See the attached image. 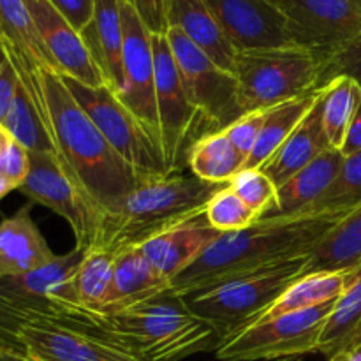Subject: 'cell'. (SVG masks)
I'll list each match as a JSON object with an SVG mask.
<instances>
[{
    "mask_svg": "<svg viewBox=\"0 0 361 361\" xmlns=\"http://www.w3.org/2000/svg\"><path fill=\"white\" fill-rule=\"evenodd\" d=\"M345 214H305L259 219L250 228L221 233L169 286V296L185 298L267 268L310 256Z\"/></svg>",
    "mask_w": 361,
    "mask_h": 361,
    "instance_id": "obj_1",
    "label": "cell"
},
{
    "mask_svg": "<svg viewBox=\"0 0 361 361\" xmlns=\"http://www.w3.org/2000/svg\"><path fill=\"white\" fill-rule=\"evenodd\" d=\"M46 126L63 171L104 214H118L143 176L108 143L67 88L59 71L41 69Z\"/></svg>",
    "mask_w": 361,
    "mask_h": 361,
    "instance_id": "obj_2",
    "label": "cell"
},
{
    "mask_svg": "<svg viewBox=\"0 0 361 361\" xmlns=\"http://www.w3.org/2000/svg\"><path fill=\"white\" fill-rule=\"evenodd\" d=\"M94 331L141 361H182L221 345L215 328L168 293L122 312L94 310Z\"/></svg>",
    "mask_w": 361,
    "mask_h": 361,
    "instance_id": "obj_3",
    "label": "cell"
},
{
    "mask_svg": "<svg viewBox=\"0 0 361 361\" xmlns=\"http://www.w3.org/2000/svg\"><path fill=\"white\" fill-rule=\"evenodd\" d=\"M224 187L182 173L143 180L118 214L104 219L97 245L113 252L141 245L173 226L203 215L212 197Z\"/></svg>",
    "mask_w": 361,
    "mask_h": 361,
    "instance_id": "obj_4",
    "label": "cell"
},
{
    "mask_svg": "<svg viewBox=\"0 0 361 361\" xmlns=\"http://www.w3.org/2000/svg\"><path fill=\"white\" fill-rule=\"evenodd\" d=\"M321 63L316 53L298 46L238 53L235 76L243 115L267 111L321 88Z\"/></svg>",
    "mask_w": 361,
    "mask_h": 361,
    "instance_id": "obj_5",
    "label": "cell"
},
{
    "mask_svg": "<svg viewBox=\"0 0 361 361\" xmlns=\"http://www.w3.org/2000/svg\"><path fill=\"white\" fill-rule=\"evenodd\" d=\"M309 256L245 275L217 288L182 298L196 316L210 323L221 344L249 326L305 270Z\"/></svg>",
    "mask_w": 361,
    "mask_h": 361,
    "instance_id": "obj_6",
    "label": "cell"
},
{
    "mask_svg": "<svg viewBox=\"0 0 361 361\" xmlns=\"http://www.w3.org/2000/svg\"><path fill=\"white\" fill-rule=\"evenodd\" d=\"M63 81L108 143L145 180L173 175L166 166L161 143L108 85L92 87L67 76Z\"/></svg>",
    "mask_w": 361,
    "mask_h": 361,
    "instance_id": "obj_7",
    "label": "cell"
},
{
    "mask_svg": "<svg viewBox=\"0 0 361 361\" xmlns=\"http://www.w3.org/2000/svg\"><path fill=\"white\" fill-rule=\"evenodd\" d=\"M335 302L249 324L222 342L215 356L219 361H274L317 353L321 331Z\"/></svg>",
    "mask_w": 361,
    "mask_h": 361,
    "instance_id": "obj_8",
    "label": "cell"
},
{
    "mask_svg": "<svg viewBox=\"0 0 361 361\" xmlns=\"http://www.w3.org/2000/svg\"><path fill=\"white\" fill-rule=\"evenodd\" d=\"M187 97L214 130H222L243 115L238 80L219 67L182 30L171 27L166 34Z\"/></svg>",
    "mask_w": 361,
    "mask_h": 361,
    "instance_id": "obj_9",
    "label": "cell"
},
{
    "mask_svg": "<svg viewBox=\"0 0 361 361\" xmlns=\"http://www.w3.org/2000/svg\"><path fill=\"white\" fill-rule=\"evenodd\" d=\"M18 190L23 192L30 203L46 207L67 221L78 249L90 250L97 245L104 214L69 178L55 155L30 154V173Z\"/></svg>",
    "mask_w": 361,
    "mask_h": 361,
    "instance_id": "obj_10",
    "label": "cell"
},
{
    "mask_svg": "<svg viewBox=\"0 0 361 361\" xmlns=\"http://www.w3.org/2000/svg\"><path fill=\"white\" fill-rule=\"evenodd\" d=\"M152 48L155 60V104L162 154L169 173H180L190 148L189 137L201 115L187 97L168 37L152 34Z\"/></svg>",
    "mask_w": 361,
    "mask_h": 361,
    "instance_id": "obj_11",
    "label": "cell"
},
{
    "mask_svg": "<svg viewBox=\"0 0 361 361\" xmlns=\"http://www.w3.org/2000/svg\"><path fill=\"white\" fill-rule=\"evenodd\" d=\"M288 23L293 46L321 60L361 32V9L355 0H271Z\"/></svg>",
    "mask_w": 361,
    "mask_h": 361,
    "instance_id": "obj_12",
    "label": "cell"
},
{
    "mask_svg": "<svg viewBox=\"0 0 361 361\" xmlns=\"http://www.w3.org/2000/svg\"><path fill=\"white\" fill-rule=\"evenodd\" d=\"M120 14L123 28V80L118 97L161 143L155 104V60L152 32L126 0H120Z\"/></svg>",
    "mask_w": 361,
    "mask_h": 361,
    "instance_id": "obj_13",
    "label": "cell"
},
{
    "mask_svg": "<svg viewBox=\"0 0 361 361\" xmlns=\"http://www.w3.org/2000/svg\"><path fill=\"white\" fill-rule=\"evenodd\" d=\"M9 345L41 361H141L104 338L53 323L20 324Z\"/></svg>",
    "mask_w": 361,
    "mask_h": 361,
    "instance_id": "obj_14",
    "label": "cell"
},
{
    "mask_svg": "<svg viewBox=\"0 0 361 361\" xmlns=\"http://www.w3.org/2000/svg\"><path fill=\"white\" fill-rule=\"evenodd\" d=\"M219 25L242 51L293 46L288 23L271 0H204Z\"/></svg>",
    "mask_w": 361,
    "mask_h": 361,
    "instance_id": "obj_15",
    "label": "cell"
},
{
    "mask_svg": "<svg viewBox=\"0 0 361 361\" xmlns=\"http://www.w3.org/2000/svg\"><path fill=\"white\" fill-rule=\"evenodd\" d=\"M25 6L60 74L92 87L106 85L81 34L49 0H25Z\"/></svg>",
    "mask_w": 361,
    "mask_h": 361,
    "instance_id": "obj_16",
    "label": "cell"
},
{
    "mask_svg": "<svg viewBox=\"0 0 361 361\" xmlns=\"http://www.w3.org/2000/svg\"><path fill=\"white\" fill-rule=\"evenodd\" d=\"M219 235L221 231L212 228L203 214L152 236L137 247L150 261L152 267L162 277L173 282L203 254V250Z\"/></svg>",
    "mask_w": 361,
    "mask_h": 361,
    "instance_id": "obj_17",
    "label": "cell"
},
{
    "mask_svg": "<svg viewBox=\"0 0 361 361\" xmlns=\"http://www.w3.org/2000/svg\"><path fill=\"white\" fill-rule=\"evenodd\" d=\"M171 282L152 267L140 247H126L116 252L111 286L102 307L95 312L113 314L133 309L164 296Z\"/></svg>",
    "mask_w": 361,
    "mask_h": 361,
    "instance_id": "obj_18",
    "label": "cell"
},
{
    "mask_svg": "<svg viewBox=\"0 0 361 361\" xmlns=\"http://www.w3.org/2000/svg\"><path fill=\"white\" fill-rule=\"evenodd\" d=\"M55 256L32 219L30 204L0 221V277L34 271Z\"/></svg>",
    "mask_w": 361,
    "mask_h": 361,
    "instance_id": "obj_19",
    "label": "cell"
},
{
    "mask_svg": "<svg viewBox=\"0 0 361 361\" xmlns=\"http://www.w3.org/2000/svg\"><path fill=\"white\" fill-rule=\"evenodd\" d=\"M321 99H323V90H321L319 97L316 99L310 111L305 115V118L293 130L291 136L261 166V169L274 180L277 187L288 182L293 175H296L300 169L310 164L321 154L334 148L328 141L326 130L323 126Z\"/></svg>",
    "mask_w": 361,
    "mask_h": 361,
    "instance_id": "obj_20",
    "label": "cell"
},
{
    "mask_svg": "<svg viewBox=\"0 0 361 361\" xmlns=\"http://www.w3.org/2000/svg\"><path fill=\"white\" fill-rule=\"evenodd\" d=\"M342 162H344V154L337 148H330L314 159L288 182L277 187V204L263 219L305 215V212L330 189L341 171Z\"/></svg>",
    "mask_w": 361,
    "mask_h": 361,
    "instance_id": "obj_21",
    "label": "cell"
},
{
    "mask_svg": "<svg viewBox=\"0 0 361 361\" xmlns=\"http://www.w3.org/2000/svg\"><path fill=\"white\" fill-rule=\"evenodd\" d=\"M81 37L106 85L118 95L123 80V28L120 0H95L94 18L81 32Z\"/></svg>",
    "mask_w": 361,
    "mask_h": 361,
    "instance_id": "obj_22",
    "label": "cell"
},
{
    "mask_svg": "<svg viewBox=\"0 0 361 361\" xmlns=\"http://www.w3.org/2000/svg\"><path fill=\"white\" fill-rule=\"evenodd\" d=\"M168 21L169 28L182 30L219 67L235 74L238 49L231 44L204 0H173Z\"/></svg>",
    "mask_w": 361,
    "mask_h": 361,
    "instance_id": "obj_23",
    "label": "cell"
},
{
    "mask_svg": "<svg viewBox=\"0 0 361 361\" xmlns=\"http://www.w3.org/2000/svg\"><path fill=\"white\" fill-rule=\"evenodd\" d=\"M360 268L361 264L348 268V270L314 271V274L302 275L263 314H259L254 323H263V321L274 319L284 314L300 312V310L312 309L323 303L335 302L348 289Z\"/></svg>",
    "mask_w": 361,
    "mask_h": 361,
    "instance_id": "obj_24",
    "label": "cell"
},
{
    "mask_svg": "<svg viewBox=\"0 0 361 361\" xmlns=\"http://www.w3.org/2000/svg\"><path fill=\"white\" fill-rule=\"evenodd\" d=\"M361 264V204L328 231L307 259L305 274L348 270Z\"/></svg>",
    "mask_w": 361,
    "mask_h": 361,
    "instance_id": "obj_25",
    "label": "cell"
},
{
    "mask_svg": "<svg viewBox=\"0 0 361 361\" xmlns=\"http://www.w3.org/2000/svg\"><path fill=\"white\" fill-rule=\"evenodd\" d=\"M0 46L7 55L21 56L35 66L59 71L37 34L25 0H0Z\"/></svg>",
    "mask_w": 361,
    "mask_h": 361,
    "instance_id": "obj_26",
    "label": "cell"
},
{
    "mask_svg": "<svg viewBox=\"0 0 361 361\" xmlns=\"http://www.w3.org/2000/svg\"><path fill=\"white\" fill-rule=\"evenodd\" d=\"M361 342V268L337 298L321 331L317 353L328 360L349 353Z\"/></svg>",
    "mask_w": 361,
    "mask_h": 361,
    "instance_id": "obj_27",
    "label": "cell"
},
{
    "mask_svg": "<svg viewBox=\"0 0 361 361\" xmlns=\"http://www.w3.org/2000/svg\"><path fill=\"white\" fill-rule=\"evenodd\" d=\"M187 164L197 178L229 185V182L245 168V157L236 150L224 130H210L190 145Z\"/></svg>",
    "mask_w": 361,
    "mask_h": 361,
    "instance_id": "obj_28",
    "label": "cell"
},
{
    "mask_svg": "<svg viewBox=\"0 0 361 361\" xmlns=\"http://www.w3.org/2000/svg\"><path fill=\"white\" fill-rule=\"evenodd\" d=\"M321 90H323V87L310 92V94L300 95V97L281 102V104L267 109L259 137H257L252 154L247 159L245 168H261L281 148V145L291 136L293 130L300 126V122L310 111L316 99L319 97Z\"/></svg>",
    "mask_w": 361,
    "mask_h": 361,
    "instance_id": "obj_29",
    "label": "cell"
},
{
    "mask_svg": "<svg viewBox=\"0 0 361 361\" xmlns=\"http://www.w3.org/2000/svg\"><path fill=\"white\" fill-rule=\"evenodd\" d=\"M361 104V85L349 76H338L324 85L323 99V126L328 141L334 148L342 150L351 123Z\"/></svg>",
    "mask_w": 361,
    "mask_h": 361,
    "instance_id": "obj_30",
    "label": "cell"
},
{
    "mask_svg": "<svg viewBox=\"0 0 361 361\" xmlns=\"http://www.w3.org/2000/svg\"><path fill=\"white\" fill-rule=\"evenodd\" d=\"M2 123L9 136L30 154H51L56 157V148L48 127L21 83L18 85L16 97Z\"/></svg>",
    "mask_w": 361,
    "mask_h": 361,
    "instance_id": "obj_31",
    "label": "cell"
},
{
    "mask_svg": "<svg viewBox=\"0 0 361 361\" xmlns=\"http://www.w3.org/2000/svg\"><path fill=\"white\" fill-rule=\"evenodd\" d=\"M116 252L106 247H92L87 250L74 275V291L83 309L99 310L109 291L115 270Z\"/></svg>",
    "mask_w": 361,
    "mask_h": 361,
    "instance_id": "obj_32",
    "label": "cell"
},
{
    "mask_svg": "<svg viewBox=\"0 0 361 361\" xmlns=\"http://www.w3.org/2000/svg\"><path fill=\"white\" fill-rule=\"evenodd\" d=\"M361 204V150L344 155L330 189L305 214H348Z\"/></svg>",
    "mask_w": 361,
    "mask_h": 361,
    "instance_id": "obj_33",
    "label": "cell"
},
{
    "mask_svg": "<svg viewBox=\"0 0 361 361\" xmlns=\"http://www.w3.org/2000/svg\"><path fill=\"white\" fill-rule=\"evenodd\" d=\"M204 217L212 228L221 233L242 231L259 221V215L250 210L229 185L212 197L204 210Z\"/></svg>",
    "mask_w": 361,
    "mask_h": 361,
    "instance_id": "obj_34",
    "label": "cell"
},
{
    "mask_svg": "<svg viewBox=\"0 0 361 361\" xmlns=\"http://www.w3.org/2000/svg\"><path fill=\"white\" fill-rule=\"evenodd\" d=\"M240 200L259 215L267 217L277 204V185L261 168H245L229 182Z\"/></svg>",
    "mask_w": 361,
    "mask_h": 361,
    "instance_id": "obj_35",
    "label": "cell"
},
{
    "mask_svg": "<svg viewBox=\"0 0 361 361\" xmlns=\"http://www.w3.org/2000/svg\"><path fill=\"white\" fill-rule=\"evenodd\" d=\"M338 76H349L361 85V32L335 49L321 63V85H328Z\"/></svg>",
    "mask_w": 361,
    "mask_h": 361,
    "instance_id": "obj_36",
    "label": "cell"
},
{
    "mask_svg": "<svg viewBox=\"0 0 361 361\" xmlns=\"http://www.w3.org/2000/svg\"><path fill=\"white\" fill-rule=\"evenodd\" d=\"M264 115H267V111L245 113L236 122H233L231 126L222 129L226 136L229 137V141L235 145L236 150L245 157V162L249 155L252 154L254 147H256L261 127H263L264 122Z\"/></svg>",
    "mask_w": 361,
    "mask_h": 361,
    "instance_id": "obj_37",
    "label": "cell"
},
{
    "mask_svg": "<svg viewBox=\"0 0 361 361\" xmlns=\"http://www.w3.org/2000/svg\"><path fill=\"white\" fill-rule=\"evenodd\" d=\"M28 173H30V152L11 137L0 150V175L16 189H20Z\"/></svg>",
    "mask_w": 361,
    "mask_h": 361,
    "instance_id": "obj_38",
    "label": "cell"
},
{
    "mask_svg": "<svg viewBox=\"0 0 361 361\" xmlns=\"http://www.w3.org/2000/svg\"><path fill=\"white\" fill-rule=\"evenodd\" d=\"M140 14L141 21L147 25L154 35H166L169 30V9L173 0H126Z\"/></svg>",
    "mask_w": 361,
    "mask_h": 361,
    "instance_id": "obj_39",
    "label": "cell"
},
{
    "mask_svg": "<svg viewBox=\"0 0 361 361\" xmlns=\"http://www.w3.org/2000/svg\"><path fill=\"white\" fill-rule=\"evenodd\" d=\"M49 2L80 34L90 25L92 18H94L95 0H49Z\"/></svg>",
    "mask_w": 361,
    "mask_h": 361,
    "instance_id": "obj_40",
    "label": "cell"
},
{
    "mask_svg": "<svg viewBox=\"0 0 361 361\" xmlns=\"http://www.w3.org/2000/svg\"><path fill=\"white\" fill-rule=\"evenodd\" d=\"M361 150V104L356 111L355 120L351 123V129H349L348 137L344 141V147H342V154L344 155H351L355 152Z\"/></svg>",
    "mask_w": 361,
    "mask_h": 361,
    "instance_id": "obj_41",
    "label": "cell"
},
{
    "mask_svg": "<svg viewBox=\"0 0 361 361\" xmlns=\"http://www.w3.org/2000/svg\"><path fill=\"white\" fill-rule=\"evenodd\" d=\"M0 361H41L34 356L27 355L21 349L11 348V345H0Z\"/></svg>",
    "mask_w": 361,
    "mask_h": 361,
    "instance_id": "obj_42",
    "label": "cell"
},
{
    "mask_svg": "<svg viewBox=\"0 0 361 361\" xmlns=\"http://www.w3.org/2000/svg\"><path fill=\"white\" fill-rule=\"evenodd\" d=\"M14 189H16V187H14L13 183H11V182H7V180L4 178L2 175H0V201H2L4 197L7 196V194L13 192Z\"/></svg>",
    "mask_w": 361,
    "mask_h": 361,
    "instance_id": "obj_43",
    "label": "cell"
},
{
    "mask_svg": "<svg viewBox=\"0 0 361 361\" xmlns=\"http://www.w3.org/2000/svg\"><path fill=\"white\" fill-rule=\"evenodd\" d=\"M348 361H361V342L348 353Z\"/></svg>",
    "mask_w": 361,
    "mask_h": 361,
    "instance_id": "obj_44",
    "label": "cell"
},
{
    "mask_svg": "<svg viewBox=\"0 0 361 361\" xmlns=\"http://www.w3.org/2000/svg\"><path fill=\"white\" fill-rule=\"evenodd\" d=\"M9 140H11L9 133H7V130H6V127H4V123L0 122V148H2L4 145H6Z\"/></svg>",
    "mask_w": 361,
    "mask_h": 361,
    "instance_id": "obj_45",
    "label": "cell"
},
{
    "mask_svg": "<svg viewBox=\"0 0 361 361\" xmlns=\"http://www.w3.org/2000/svg\"><path fill=\"white\" fill-rule=\"evenodd\" d=\"M328 361H348V353H341V355L334 356V358H330Z\"/></svg>",
    "mask_w": 361,
    "mask_h": 361,
    "instance_id": "obj_46",
    "label": "cell"
},
{
    "mask_svg": "<svg viewBox=\"0 0 361 361\" xmlns=\"http://www.w3.org/2000/svg\"><path fill=\"white\" fill-rule=\"evenodd\" d=\"M274 361H303V356H296V358H284V360H274Z\"/></svg>",
    "mask_w": 361,
    "mask_h": 361,
    "instance_id": "obj_47",
    "label": "cell"
},
{
    "mask_svg": "<svg viewBox=\"0 0 361 361\" xmlns=\"http://www.w3.org/2000/svg\"><path fill=\"white\" fill-rule=\"evenodd\" d=\"M355 2L358 4V7H360V9H361V0H355Z\"/></svg>",
    "mask_w": 361,
    "mask_h": 361,
    "instance_id": "obj_48",
    "label": "cell"
},
{
    "mask_svg": "<svg viewBox=\"0 0 361 361\" xmlns=\"http://www.w3.org/2000/svg\"><path fill=\"white\" fill-rule=\"evenodd\" d=\"M0 150H2V148H0Z\"/></svg>",
    "mask_w": 361,
    "mask_h": 361,
    "instance_id": "obj_49",
    "label": "cell"
}]
</instances>
